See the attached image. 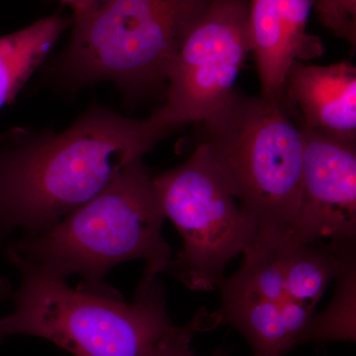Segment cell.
<instances>
[{
	"instance_id": "obj_1",
	"label": "cell",
	"mask_w": 356,
	"mask_h": 356,
	"mask_svg": "<svg viewBox=\"0 0 356 356\" xmlns=\"http://www.w3.org/2000/svg\"><path fill=\"white\" fill-rule=\"evenodd\" d=\"M161 140L149 118L97 103L64 130L0 134V245L15 231L23 238L50 231Z\"/></svg>"
},
{
	"instance_id": "obj_2",
	"label": "cell",
	"mask_w": 356,
	"mask_h": 356,
	"mask_svg": "<svg viewBox=\"0 0 356 356\" xmlns=\"http://www.w3.org/2000/svg\"><path fill=\"white\" fill-rule=\"evenodd\" d=\"M165 219L154 175L138 158L50 231L13 241L6 254L15 267H34L63 280L77 274L83 277L79 287L109 294L118 293L103 281L110 269L143 259L146 266L137 292L147 291L172 261L163 236Z\"/></svg>"
},
{
	"instance_id": "obj_3",
	"label": "cell",
	"mask_w": 356,
	"mask_h": 356,
	"mask_svg": "<svg viewBox=\"0 0 356 356\" xmlns=\"http://www.w3.org/2000/svg\"><path fill=\"white\" fill-rule=\"evenodd\" d=\"M204 144L257 227L254 241L289 240L302 191L303 136L285 98L233 91L204 121Z\"/></svg>"
},
{
	"instance_id": "obj_4",
	"label": "cell",
	"mask_w": 356,
	"mask_h": 356,
	"mask_svg": "<svg viewBox=\"0 0 356 356\" xmlns=\"http://www.w3.org/2000/svg\"><path fill=\"white\" fill-rule=\"evenodd\" d=\"M213 0H102L72 17L65 50L47 70L74 91L109 81L126 95L165 83L173 58Z\"/></svg>"
},
{
	"instance_id": "obj_5",
	"label": "cell",
	"mask_w": 356,
	"mask_h": 356,
	"mask_svg": "<svg viewBox=\"0 0 356 356\" xmlns=\"http://www.w3.org/2000/svg\"><path fill=\"white\" fill-rule=\"evenodd\" d=\"M20 286L11 293L13 311L0 318V341L26 334L42 337L74 356H146L172 327L163 285L136 293L72 289L65 280L19 266Z\"/></svg>"
},
{
	"instance_id": "obj_6",
	"label": "cell",
	"mask_w": 356,
	"mask_h": 356,
	"mask_svg": "<svg viewBox=\"0 0 356 356\" xmlns=\"http://www.w3.org/2000/svg\"><path fill=\"white\" fill-rule=\"evenodd\" d=\"M159 202L182 238L170 271L187 287L209 291L227 264L254 242L257 227L232 194L204 143L181 165L154 175Z\"/></svg>"
},
{
	"instance_id": "obj_7",
	"label": "cell",
	"mask_w": 356,
	"mask_h": 356,
	"mask_svg": "<svg viewBox=\"0 0 356 356\" xmlns=\"http://www.w3.org/2000/svg\"><path fill=\"white\" fill-rule=\"evenodd\" d=\"M250 51L248 0H213L168 67L165 104L149 117L161 137L219 109Z\"/></svg>"
},
{
	"instance_id": "obj_8",
	"label": "cell",
	"mask_w": 356,
	"mask_h": 356,
	"mask_svg": "<svg viewBox=\"0 0 356 356\" xmlns=\"http://www.w3.org/2000/svg\"><path fill=\"white\" fill-rule=\"evenodd\" d=\"M303 136L301 201L289 241L355 245L356 140L299 125Z\"/></svg>"
},
{
	"instance_id": "obj_9",
	"label": "cell",
	"mask_w": 356,
	"mask_h": 356,
	"mask_svg": "<svg viewBox=\"0 0 356 356\" xmlns=\"http://www.w3.org/2000/svg\"><path fill=\"white\" fill-rule=\"evenodd\" d=\"M312 10V0H248L250 47L264 97L284 98L293 63L324 54L322 39L307 30Z\"/></svg>"
},
{
	"instance_id": "obj_10",
	"label": "cell",
	"mask_w": 356,
	"mask_h": 356,
	"mask_svg": "<svg viewBox=\"0 0 356 356\" xmlns=\"http://www.w3.org/2000/svg\"><path fill=\"white\" fill-rule=\"evenodd\" d=\"M284 98L298 108L299 125L356 140V67L351 63L296 60L285 76Z\"/></svg>"
},
{
	"instance_id": "obj_11",
	"label": "cell",
	"mask_w": 356,
	"mask_h": 356,
	"mask_svg": "<svg viewBox=\"0 0 356 356\" xmlns=\"http://www.w3.org/2000/svg\"><path fill=\"white\" fill-rule=\"evenodd\" d=\"M314 309L286 299L222 301L215 315L238 327L254 348V356H282L304 341Z\"/></svg>"
},
{
	"instance_id": "obj_12",
	"label": "cell",
	"mask_w": 356,
	"mask_h": 356,
	"mask_svg": "<svg viewBox=\"0 0 356 356\" xmlns=\"http://www.w3.org/2000/svg\"><path fill=\"white\" fill-rule=\"evenodd\" d=\"M72 18L53 15L0 36V108L13 102Z\"/></svg>"
},
{
	"instance_id": "obj_13",
	"label": "cell",
	"mask_w": 356,
	"mask_h": 356,
	"mask_svg": "<svg viewBox=\"0 0 356 356\" xmlns=\"http://www.w3.org/2000/svg\"><path fill=\"white\" fill-rule=\"evenodd\" d=\"M355 247L300 243L287 240L282 266L287 298L315 309L325 288L336 278Z\"/></svg>"
},
{
	"instance_id": "obj_14",
	"label": "cell",
	"mask_w": 356,
	"mask_h": 356,
	"mask_svg": "<svg viewBox=\"0 0 356 356\" xmlns=\"http://www.w3.org/2000/svg\"><path fill=\"white\" fill-rule=\"evenodd\" d=\"M280 245L254 241L243 252L245 262L240 270L222 281V301L266 300L283 301L287 298L282 266V248Z\"/></svg>"
},
{
	"instance_id": "obj_15",
	"label": "cell",
	"mask_w": 356,
	"mask_h": 356,
	"mask_svg": "<svg viewBox=\"0 0 356 356\" xmlns=\"http://www.w3.org/2000/svg\"><path fill=\"white\" fill-rule=\"evenodd\" d=\"M219 324L214 313L208 314L205 309H202L188 325L184 327L172 325L146 356H195L191 348L194 334L207 331ZM213 356L226 355L217 351Z\"/></svg>"
},
{
	"instance_id": "obj_16",
	"label": "cell",
	"mask_w": 356,
	"mask_h": 356,
	"mask_svg": "<svg viewBox=\"0 0 356 356\" xmlns=\"http://www.w3.org/2000/svg\"><path fill=\"white\" fill-rule=\"evenodd\" d=\"M318 19L337 38L356 47V0H312Z\"/></svg>"
},
{
	"instance_id": "obj_17",
	"label": "cell",
	"mask_w": 356,
	"mask_h": 356,
	"mask_svg": "<svg viewBox=\"0 0 356 356\" xmlns=\"http://www.w3.org/2000/svg\"><path fill=\"white\" fill-rule=\"evenodd\" d=\"M58 1L69 6L74 10V15H77L95 8L102 0H58Z\"/></svg>"
},
{
	"instance_id": "obj_18",
	"label": "cell",
	"mask_w": 356,
	"mask_h": 356,
	"mask_svg": "<svg viewBox=\"0 0 356 356\" xmlns=\"http://www.w3.org/2000/svg\"><path fill=\"white\" fill-rule=\"evenodd\" d=\"M11 284L6 278H0V303L11 296Z\"/></svg>"
}]
</instances>
